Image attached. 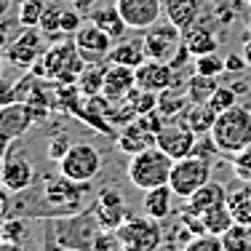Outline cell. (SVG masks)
I'll return each instance as SVG.
<instances>
[{"label":"cell","mask_w":251,"mask_h":251,"mask_svg":"<svg viewBox=\"0 0 251 251\" xmlns=\"http://www.w3.org/2000/svg\"><path fill=\"white\" fill-rule=\"evenodd\" d=\"M88 198H91V184L70 182L62 174L49 176V179H43V187H40V201H43L40 217L56 219V217L80 214V211H86Z\"/></svg>","instance_id":"cell-1"},{"label":"cell","mask_w":251,"mask_h":251,"mask_svg":"<svg viewBox=\"0 0 251 251\" xmlns=\"http://www.w3.org/2000/svg\"><path fill=\"white\" fill-rule=\"evenodd\" d=\"M86 64L88 62L80 56L75 40H64V43H53L51 49L43 51V56L32 67V73L43 80L56 83V86H75Z\"/></svg>","instance_id":"cell-2"},{"label":"cell","mask_w":251,"mask_h":251,"mask_svg":"<svg viewBox=\"0 0 251 251\" xmlns=\"http://www.w3.org/2000/svg\"><path fill=\"white\" fill-rule=\"evenodd\" d=\"M104 230L94 208H86L80 214H70V217H56L49 222V235L56 241L62 249L70 251H91L97 235Z\"/></svg>","instance_id":"cell-3"},{"label":"cell","mask_w":251,"mask_h":251,"mask_svg":"<svg viewBox=\"0 0 251 251\" xmlns=\"http://www.w3.org/2000/svg\"><path fill=\"white\" fill-rule=\"evenodd\" d=\"M208 136H211V142L217 145L219 152L225 155L243 152L246 147H251V110L235 104L232 110L219 112Z\"/></svg>","instance_id":"cell-4"},{"label":"cell","mask_w":251,"mask_h":251,"mask_svg":"<svg viewBox=\"0 0 251 251\" xmlns=\"http://www.w3.org/2000/svg\"><path fill=\"white\" fill-rule=\"evenodd\" d=\"M171 169H174V160L155 145V147H150V150H145L139 155H131L128 169H126V176H128V182L134 184L136 190L147 193V190H155V187L169 184Z\"/></svg>","instance_id":"cell-5"},{"label":"cell","mask_w":251,"mask_h":251,"mask_svg":"<svg viewBox=\"0 0 251 251\" xmlns=\"http://www.w3.org/2000/svg\"><path fill=\"white\" fill-rule=\"evenodd\" d=\"M211 182V160L201 158V155H187L182 160H174L171 169L169 187L174 190L176 198L187 201L190 195H195L203 184Z\"/></svg>","instance_id":"cell-6"},{"label":"cell","mask_w":251,"mask_h":251,"mask_svg":"<svg viewBox=\"0 0 251 251\" xmlns=\"http://www.w3.org/2000/svg\"><path fill=\"white\" fill-rule=\"evenodd\" d=\"M99 171H101V152L88 142L70 145L67 155L59 160V174L77 184H91L99 176Z\"/></svg>","instance_id":"cell-7"},{"label":"cell","mask_w":251,"mask_h":251,"mask_svg":"<svg viewBox=\"0 0 251 251\" xmlns=\"http://www.w3.org/2000/svg\"><path fill=\"white\" fill-rule=\"evenodd\" d=\"M142 43H145L147 59L174 64L176 56L184 51V32L179 27H174L171 22H166V25L158 22L155 27L142 32Z\"/></svg>","instance_id":"cell-8"},{"label":"cell","mask_w":251,"mask_h":251,"mask_svg":"<svg viewBox=\"0 0 251 251\" xmlns=\"http://www.w3.org/2000/svg\"><path fill=\"white\" fill-rule=\"evenodd\" d=\"M118 235H121L126 249H139V251H155L160 243H163L160 222L158 219H150L147 214L145 217L131 214V217L118 227Z\"/></svg>","instance_id":"cell-9"},{"label":"cell","mask_w":251,"mask_h":251,"mask_svg":"<svg viewBox=\"0 0 251 251\" xmlns=\"http://www.w3.org/2000/svg\"><path fill=\"white\" fill-rule=\"evenodd\" d=\"M32 182H35V166L29 163L25 150L11 145L5 160L0 163V184H3L11 195H22L32 187Z\"/></svg>","instance_id":"cell-10"},{"label":"cell","mask_w":251,"mask_h":251,"mask_svg":"<svg viewBox=\"0 0 251 251\" xmlns=\"http://www.w3.org/2000/svg\"><path fill=\"white\" fill-rule=\"evenodd\" d=\"M43 51V32L38 27H22V32L5 51V62L16 70H32L40 62Z\"/></svg>","instance_id":"cell-11"},{"label":"cell","mask_w":251,"mask_h":251,"mask_svg":"<svg viewBox=\"0 0 251 251\" xmlns=\"http://www.w3.org/2000/svg\"><path fill=\"white\" fill-rule=\"evenodd\" d=\"M73 40H75L77 51H80V56L86 59L88 64L110 62V53H112V46H115V40H112L101 27L94 25L91 19L83 22V27L73 35Z\"/></svg>","instance_id":"cell-12"},{"label":"cell","mask_w":251,"mask_h":251,"mask_svg":"<svg viewBox=\"0 0 251 251\" xmlns=\"http://www.w3.org/2000/svg\"><path fill=\"white\" fill-rule=\"evenodd\" d=\"M155 145H158L160 150L169 155L171 160H182V158H187V155L195 152L198 134H195V131H190L182 121H179V123L171 121V123H166L163 128L158 131V136H155Z\"/></svg>","instance_id":"cell-13"},{"label":"cell","mask_w":251,"mask_h":251,"mask_svg":"<svg viewBox=\"0 0 251 251\" xmlns=\"http://www.w3.org/2000/svg\"><path fill=\"white\" fill-rule=\"evenodd\" d=\"M91 208L99 217V222L104 230H118V227L131 217L128 206H126V198L118 187H101L97 193V198H94V203H91Z\"/></svg>","instance_id":"cell-14"},{"label":"cell","mask_w":251,"mask_h":251,"mask_svg":"<svg viewBox=\"0 0 251 251\" xmlns=\"http://www.w3.org/2000/svg\"><path fill=\"white\" fill-rule=\"evenodd\" d=\"M115 5L128 29H134V32H145V29L155 27L163 14V0H115Z\"/></svg>","instance_id":"cell-15"},{"label":"cell","mask_w":251,"mask_h":251,"mask_svg":"<svg viewBox=\"0 0 251 251\" xmlns=\"http://www.w3.org/2000/svg\"><path fill=\"white\" fill-rule=\"evenodd\" d=\"M35 115L27 101H11L0 107V136L8 142H16L32 128Z\"/></svg>","instance_id":"cell-16"},{"label":"cell","mask_w":251,"mask_h":251,"mask_svg":"<svg viewBox=\"0 0 251 251\" xmlns=\"http://www.w3.org/2000/svg\"><path fill=\"white\" fill-rule=\"evenodd\" d=\"M136 73V86L145 88L150 94H163L174 86V67L166 62H155V59H147L142 67L134 70Z\"/></svg>","instance_id":"cell-17"},{"label":"cell","mask_w":251,"mask_h":251,"mask_svg":"<svg viewBox=\"0 0 251 251\" xmlns=\"http://www.w3.org/2000/svg\"><path fill=\"white\" fill-rule=\"evenodd\" d=\"M136 88V73L121 64H107V75H104V91L101 97L107 101H126L128 94Z\"/></svg>","instance_id":"cell-18"},{"label":"cell","mask_w":251,"mask_h":251,"mask_svg":"<svg viewBox=\"0 0 251 251\" xmlns=\"http://www.w3.org/2000/svg\"><path fill=\"white\" fill-rule=\"evenodd\" d=\"M163 14H166V22H171L184 32V29H190L201 22L203 0H163Z\"/></svg>","instance_id":"cell-19"},{"label":"cell","mask_w":251,"mask_h":251,"mask_svg":"<svg viewBox=\"0 0 251 251\" xmlns=\"http://www.w3.org/2000/svg\"><path fill=\"white\" fill-rule=\"evenodd\" d=\"M115 145L126 155H139V152L155 147V134H150L139 121H131V123L121 126V134H118Z\"/></svg>","instance_id":"cell-20"},{"label":"cell","mask_w":251,"mask_h":251,"mask_svg":"<svg viewBox=\"0 0 251 251\" xmlns=\"http://www.w3.org/2000/svg\"><path fill=\"white\" fill-rule=\"evenodd\" d=\"M184 46L193 53V59H198V56H206V53H214L219 49V35L214 32L211 25L198 22L190 29H184Z\"/></svg>","instance_id":"cell-21"},{"label":"cell","mask_w":251,"mask_h":251,"mask_svg":"<svg viewBox=\"0 0 251 251\" xmlns=\"http://www.w3.org/2000/svg\"><path fill=\"white\" fill-rule=\"evenodd\" d=\"M174 190L169 184L163 187H155L145 193V201H142V211L147 214L150 219H158V222H166V219L174 214Z\"/></svg>","instance_id":"cell-22"},{"label":"cell","mask_w":251,"mask_h":251,"mask_svg":"<svg viewBox=\"0 0 251 251\" xmlns=\"http://www.w3.org/2000/svg\"><path fill=\"white\" fill-rule=\"evenodd\" d=\"M88 19L94 22L97 27H101L107 35H110L112 40H123L126 32H128V25H126V19L121 16V11H118L115 3H107V5H97V8L88 14Z\"/></svg>","instance_id":"cell-23"},{"label":"cell","mask_w":251,"mask_h":251,"mask_svg":"<svg viewBox=\"0 0 251 251\" xmlns=\"http://www.w3.org/2000/svg\"><path fill=\"white\" fill-rule=\"evenodd\" d=\"M219 112L214 110L208 101H190L187 112L182 115V123L187 126L190 131H195L198 136H208L214 128V123H217Z\"/></svg>","instance_id":"cell-24"},{"label":"cell","mask_w":251,"mask_h":251,"mask_svg":"<svg viewBox=\"0 0 251 251\" xmlns=\"http://www.w3.org/2000/svg\"><path fill=\"white\" fill-rule=\"evenodd\" d=\"M222 203H227V187L225 184H217V182H208V184H203L195 195H190V198L184 201V208L201 217L203 211L217 208V206H222Z\"/></svg>","instance_id":"cell-25"},{"label":"cell","mask_w":251,"mask_h":251,"mask_svg":"<svg viewBox=\"0 0 251 251\" xmlns=\"http://www.w3.org/2000/svg\"><path fill=\"white\" fill-rule=\"evenodd\" d=\"M147 62V51H145V43L139 40H115L112 46V53H110V64H121V67H128V70H136Z\"/></svg>","instance_id":"cell-26"},{"label":"cell","mask_w":251,"mask_h":251,"mask_svg":"<svg viewBox=\"0 0 251 251\" xmlns=\"http://www.w3.org/2000/svg\"><path fill=\"white\" fill-rule=\"evenodd\" d=\"M227 208H230L235 225L251 230V182H238V187L227 190Z\"/></svg>","instance_id":"cell-27"},{"label":"cell","mask_w":251,"mask_h":251,"mask_svg":"<svg viewBox=\"0 0 251 251\" xmlns=\"http://www.w3.org/2000/svg\"><path fill=\"white\" fill-rule=\"evenodd\" d=\"M110 64V62H107ZM107 64L99 62V64H86L83 67L80 77H77V91L83 94L86 99H97L101 97V91H104V75H107Z\"/></svg>","instance_id":"cell-28"},{"label":"cell","mask_w":251,"mask_h":251,"mask_svg":"<svg viewBox=\"0 0 251 251\" xmlns=\"http://www.w3.org/2000/svg\"><path fill=\"white\" fill-rule=\"evenodd\" d=\"M201 222H203V230H206L208 235L222 238L225 232L230 230L232 225H235V219H232L227 203H222V206H217V208H208V211H203V214H201Z\"/></svg>","instance_id":"cell-29"},{"label":"cell","mask_w":251,"mask_h":251,"mask_svg":"<svg viewBox=\"0 0 251 251\" xmlns=\"http://www.w3.org/2000/svg\"><path fill=\"white\" fill-rule=\"evenodd\" d=\"M187 107H190L187 91H176V88L171 86L169 91L158 94V112L166 118V121H169V118L184 115V112H187Z\"/></svg>","instance_id":"cell-30"},{"label":"cell","mask_w":251,"mask_h":251,"mask_svg":"<svg viewBox=\"0 0 251 251\" xmlns=\"http://www.w3.org/2000/svg\"><path fill=\"white\" fill-rule=\"evenodd\" d=\"M217 88H219V77H206V75L193 73L187 86H184V91H187L190 101H211Z\"/></svg>","instance_id":"cell-31"},{"label":"cell","mask_w":251,"mask_h":251,"mask_svg":"<svg viewBox=\"0 0 251 251\" xmlns=\"http://www.w3.org/2000/svg\"><path fill=\"white\" fill-rule=\"evenodd\" d=\"M62 16H64L62 0H49V3H46L43 19H40L38 29H40L43 35H56V32H62Z\"/></svg>","instance_id":"cell-32"},{"label":"cell","mask_w":251,"mask_h":251,"mask_svg":"<svg viewBox=\"0 0 251 251\" xmlns=\"http://www.w3.org/2000/svg\"><path fill=\"white\" fill-rule=\"evenodd\" d=\"M46 3L49 0H22L19 3V27H38L40 19H43V11H46Z\"/></svg>","instance_id":"cell-33"},{"label":"cell","mask_w":251,"mask_h":251,"mask_svg":"<svg viewBox=\"0 0 251 251\" xmlns=\"http://www.w3.org/2000/svg\"><path fill=\"white\" fill-rule=\"evenodd\" d=\"M225 251H251V230L243 225H232L222 235Z\"/></svg>","instance_id":"cell-34"},{"label":"cell","mask_w":251,"mask_h":251,"mask_svg":"<svg viewBox=\"0 0 251 251\" xmlns=\"http://www.w3.org/2000/svg\"><path fill=\"white\" fill-rule=\"evenodd\" d=\"M193 73H198V75H206V77H219L225 73V59L219 56L217 51L214 53H206V56H198L193 62Z\"/></svg>","instance_id":"cell-35"},{"label":"cell","mask_w":251,"mask_h":251,"mask_svg":"<svg viewBox=\"0 0 251 251\" xmlns=\"http://www.w3.org/2000/svg\"><path fill=\"white\" fill-rule=\"evenodd\" d=\"M27 235H29V232H27L25 217H8V219H3V241L25 246Z\"/></svg>","instance_id":"cell-36"},{"label":"cell","mask_w":251,"mask_h":251,"mask_svg":"<svg viewBox=\"0 0 251 251\" xmlns=\"http://www.w3.org/2000/svg\"><path fill=\"white\" fill-rule=\"evenodd\" d=\"M208 104H211L217 112H227V110H232V107L238 104V91L230 88V86H219L217 91H214V97H211Z\"/></svg>","instance_id":"cell-37"},{"label":"cell","mask_w":251,"mask_h":251,"mask_svg":"<svg viewBox=\"0 0 251 251\" xmlns=\"http://www.w3.org/2000/svg\"><path fill=\"white\" fill-rule=\"evenodd\" d=\"M184 251H225V246H222V238L203 232V235L184 243Z\"/></svg>","instance_id":"cell-38"},{"label":"cell","mask_w":251,"mask_h":251,"mask_svg":"<svg viewBox=\"0 0 251 251\" xmlns=\"http://www.w3.org/2000/svg\"><path fill=\"white\" fill-rule=\"evenodd\" d=\"M123 241L118 235V230H101L94 241V249L91 251H123Z\"/></svg>","instance_id":"cell-39"},{"label":"cell","mask_w":251,"mask_h":251,"mask_svg":"<svg viewBox=\"0 0 251 251\" xmlns=\"http://www.w3.org/2000/svg\"><path fill=\"white\" fill-rule=\"evenodd\" d=\"M232 174L238 182H251V147L232 155Z\"/></svg>","instance_id":"cell-40"},{"label":"cell","mask_w":251,"mask_h":251,"mask_svg":"<svg viewBox=\"0 0 251 251\" xmlns=\"http://www.w3.org/2000/svg\"><path fill=\"white\" fill-rule=\"evenodd\" d=\"M80 27H83V14H80V11H77V8H64L62 32H64V35H75Z\"/></svg>","instance_id":"cell-41"},{"label":"cell","mask_w":251,"mask_h":251,"mask_svg":"<svg viewBox=\"0 0 251 251\" xmlns=\"http://www.w3.org/2000/svg\"><path fill=\"white\" fill-rule=\"evenodd\" d=\"M67 150H70V139H67L64 134H56V136L49 142V158L56 160V163L64 158V155H67Z\"/></svg>","instance_id":"cell-42"},{"label":"cell","mask_w":251,"mask_h":251,"mask_svg":"<svg viewBox=\"0 0 251 251\" xmlns=\"http://www.w3.org/2000/svg\"><path fill=\"white\" fill-rule=\"evenodd\" d=\"M19 25V22H11L8 16H5V19H0V53L3 51H8V46L14 43V27Z\"/></svg>","instance_id":"cell-43"},{"label":"cell","mask_w":251,"mask_h":251,"mask_svg":"<svg viewBox=\"0 0 251 251\" xmlns=\"http://www.w3.org/2000/svg\"><path fill=\"white\" fill-rule=\"evenodd\" d=\"M11 101H16V83L11 80H0V107L3 104H11Z\"/></svg>","instance_id":"cell-44"},{"label":"cell","mask_w":251,"mask_h":251,"mask_svg":"<svg viewBox=\"0 0 251 251\" xmlns=\"http://www.w3.org/2000/svg\"><path fill=\"white\" fill-rule=\"evenodd\" d=\"M243 67H249L243 56H238V53L225 56V73H243Z\"/></svg>","instance_id":"cell-45"},{"label":"cell","mask_w":251,"mask_h":251,"mask_svg":"<svg viewBox=\"0 0 251 251\" xmlns=\"http://www.w3.org/2000/svg\"><path fill=\"white\" fill-rule=\"evenodd\" d=\"M8 190L3 187V184H0V222H3V219H8V214L14 211V201L8 198Z\"/></svg>","instance_id":"cell-46"},{"label":"cell","mask_w":251,"mask_h":251,"mask_svg":"<svg viewBox=\"0 0 251 251\" xmlns=\"http://www.w3.org/2000/svg\"><path fill=\"white\" fill-rule=\"evenodd\" d=\"M70 5L77 8L80 14H91V11L97 8V0H70Z\"/></svg>","instance_id":"cell-47"},{"label":"cell","mask_w":251,"mask_h":251,"mask_svg":"<svg viewBox=\"0 0 251 251\" xmlns=\"http://www.w3.org/2000/svg\"><path fill=\"white\" fill-rule=\"evenodd\" d=\"M155 251H184V246H179L176 241H163V243H160V246L155 249Z\"/></svg>","instance_id":"cell-48"},{"label":"cell","mask_w":251,"mask_h":251,"mask_svg":"<svg viewBox=\"0 0 251 251\" xmlns=\"http://www.w3.org/2000/svg\"><path fill=\"white\" fill-rule=\"evenodd\" d=\"M11 145H14V142H8V139H3V136H0V163L5 160V155H8Z\"/></svg>","instance_id":"cell-49"},{"label":"cell","mask_w":251,"mask_h":251,"mask_svg":"<svg viewBox=\"0 0 251 251\" xmlns=\"http://www.w3.org/2000/svg\"><path fill=\"white\" fill-rule=\"evenodd\" d=\"M0 251H27L25 246H19V243H8V241H0Z\"/></svg>","instance_id":"cell-50"},{"label":"cell","mask_w":251,"mask_h":251,"mask_svg":"<svg viewBox=\"0 0 251 251\" xmlns=\"http://www.w3.org/2000/svg\"><path fill=\"white\" fill-rule=\"evenodd\" d=\"M243 59H246V64L251 67V38L246 40V43H243Z\"/></svg>","instance_id":"cell-51"},{"label":"cell","mask_w":251,"mask_h":251,"mask_svg":"<svg viewBox=\"0 0 251 251\" xmlns=\"http://www.w3.org/2000/svg\"><path fill=\"white\" fill-rule=\"evenodd\" d=\"M11 11V0H0V19H5Z\"/></svg>","instance_id":"cell-52"},{"label":"cell","mask_w":251,"mask_h":251,"mask_svg":"<svg viewBox=\"0 0 251 251\" xmlns=\"http://www.w3.org/2000/svg\"><path fill=\"white\" fill-rule=\"evenodd\" d=\"M3 73H5V59L0 56V80H3Z\"/></svg>","instance_id":"cell-53"},{"label":"cell","mask_w":251,"mask_h":251,"mask_svg":"<svg viewBox=\"0 0 251 251\" xmlns=\"http://www.w3.org/2000/svg\"><path fill=\"white\" fill-rule=\"evenodd\" d=\"M0 241H3V222H0Z\"/></svg>","instance_id":"cell-54"},{"label":"cell","mask_w":251,"mask_h":251,"mask_svg":"<svg viewBox=\"0 0 251 251\" xmlns=\"http://www.w3.org/2000/svg\"><path fill=\"white\" fill-rule=\"evenodd\" d=\"M123 251H139V249H123Z\"/></svg>","instance_id":"cell-55"}]
</instances>
